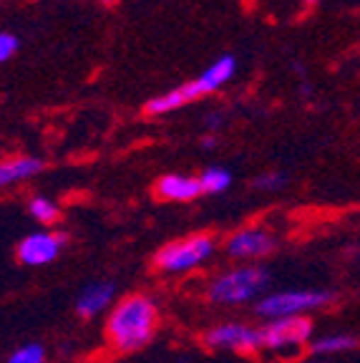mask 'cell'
I'll list each match as a JSON object with an SVG mask.
<instances>
[{"mask_svg":"<svg viewBox=\"0 0 360 363\" xmlns=\"http://www.w3.org/2000/svg\"><path fill=\"white\" fill-rule=\"evenodd\" d=\"M313 335V320L305 315H293V318H275L267 320L259 328V340L262 348L275 353H287V351H300Z\"/></svg>","mask_w":360,"mask_h":363,"instance_id":"5","label":"cell"},{"mask_svg":"<svg viewBox=\"0 0 360 363\" xmlns=\"http://www.w3.org/2000/svg\"><path fill=\"white\" fill-rule=\"evenodd\" d=\"M30 215H33V220H38L40 225H53V222H58V217H61V210H58V204H53L48 197H33L28 204Z\"/></svg>","mask_w":360,"mask_h":363,"instance_id":"16","label":"cell"},{"mask_svg":"<svg viewBox=\"0 0 360 363\" xmlns=\"http://www.w3.org/2000/svg\"><path fill=\"white\" fill-rule=\"evenodd\" d=\"M38 172H43V162L35 157H21V159H13V162H3L0 164V189L11 187L16 182L30 179Z\"/></svg>","mask_w":360,"mask_h":363,"instance_id":"12","label":"cell"},{"mask_svg":"<svg viewBox=\"0 0 360 363\" xmlns=\"http://www.w3.org/2000/svg\"><path fill=\"white\" fill-rule=\"evenodd\" d=\"M99 3H103V6H108V8H111V6H118V0H99Z\"/></svg>","mask_w":360,"mask_h":363,"instance_id":"21","label":"cell"},{"mask_svg":"<svg viewBox=\"0 0 360 363\" xmlns=\"http://www.w3.org/2000/svg\"><path fill=\"white\" fill-rule=\"evenodd\" d=\"M235 71H237V61H235V56H222L220 61H214L212 66L204 71L199 79L204 81V86L209 89V94L212 91H217L220 86H225L227 81L235 76Z\"/></svg>","mask_w":360,"mask_h":363,"instance_id":"13","label":"cell"},{"mask_svg":"<svg viewBox=\"0 0 360 363\" xmlns=\"http://www.w3.org/2000/svg\"><path fill=\"white\" fill-rule=\"evenodd\" d=\"M310 3H313V0H310Z\"/></svg>","mask_w":360,"mask_h":363,"instance_id":"22","label":"cell"},{"mask_svg":"<svg viewBox=\"0 0 360 363\" xmlns=\"http://www.w3.org/2000/svg\"><path fill=\"white\" fill-rule=\"evenodd\" d=\"M6 363H45V348L40 343H26L16 348Z\"/></svg>","mask_w":360,"mask_h":363,"instance_id":"17","label":"cell"},{"mask_svg":"<svg viewBox=\"0 0 360 363\" xmlns=\"http://www.w3.org/2000/svg\"><path fill=\"white\" fill-rule=\"evenodd\" d=\"M157 328V303L144 293H131L121 298L106 318V338L116 353H136L147 348Z\"/></svg>","mask_w":360,"mask_h":363,"instance_id":"1","label":"cell"},{"mask_svg":"<svg viewBox=\"0 0 360 363\" xmlns=\"http://www.w3.org/2000/svg\"><path fill=\"white\" fill-rule=\"evenodd\" d=\"M332 301V293L327 290H282V293H270L257 303V315L275 320V318H293L305 315V313L322 308Z\"/></svg>","mask_w":360,"mask_h":363,"instance_id":"4","label":"cell"},{"mask_svg":"<svg viewBox=\"0 0 360 363\" xmlns=\"http://www.w3.org/2000/svg\"><path fill=\"white\" fill-rule=\"evenodd\" d=\"M21 48V40L13 33H0V63H6L8 58H13V53Z\"/></svg>","mask_w":360,"mask_h":363,"instance_id":"18","label":"cell"},{"mask_svg":"<svg viewBox=\"0 0 360 363\" xmlns=\"http://www.w3.org/2000/svg\"><path fill=\"white\" fill-rule=\"evenodd\" d=\"M154 192L164 202H191V199H197L202 194V184H199V177L167 174L157 182Z\"/></svg>","mask_w":360,"mask_h":363,"instance_id":"11","label":"cell"},{"mask_svg":"<svg viewBox=\"0 0 360 363\" xmlns=\"http://www.w3.org/2000/svg\"><path fill=\"white\" fill-rule=\"evenodd\" d=\"M277 247L275 238L259 227H249V230H240L227 240V255L235 260H259V257L272 255Z\"/></svg>","mask_w":360,"mask_h":363,"instance_id":"8","label":"cell"},{"mask_svg":"<svg viewBox=\"0 0 360 363\" xmlns=\"http://www.w3.org/2000/svg\"><path fill=\"white\" fill-rule=\"evenodd\" d=\"M113 295H116V285L111 280H96V283L86 285L76 298V313L81 318H94L101 311L111 306Z\"/></svg>","mask_w":360,"mask_h":363,"instance_id":"10","label":"cell"},{"mask_svg":"<svg viewBox=\"0 0 360 363\" xmlns=\"http://www.w3.org/2000/svg\"><path fill=\"white\" fill-rule=\"evenodd\" d=\"M214 252V240L209 235H191L164 245L154 255V267L162 272H189L204 265Z\"/></svg>","mask_w":360,"mask_h":363,"instance_id":"3","label":"cell"},{"mask_svg":"<svg viewBox=\"0 0 360 363\" xmlns=\"http://www.w3.org/2000/svg\"><path fill=\"white\" fill-rule=\"evenodd\" d=\"M204 343L209 348H222V351H237V353H252L262 348L259 330L242 323L214 325V328H209L204 333Z\"/></svg>","mask_w":360,"mask_h":363,"instance_id":"7","label":"cell"},{"mask_svg":"<svg viewBox=\"0 0 360 363\" xmlns=\"http://www.w3.org/2000/svg\"><path fill=\"white\" fill-rule=\"evenodd\" d=\"M270 285V272L259 265L232 267L212 280L207 295L217 306H244L265 293Z\"/></svg>","mask_w":360,"mask_h":363,"instance_id":"2","label":"cell"},{"mask_svg":"<svg viewBox=\"0 0 360 363\" xmlns=\"http://www.w3.org/2000/svg\"><path fill=\"white\" fill-rule=\"evenodd\" d=\"M204 94H209L204 81L194 79V81H189V84H181V86H176V89L167 91V94H162V96L149 99L144 111H147L149 116H162V113H169V111H174V108H181V106H186V104L197 101V99L204 96Z\"/></svg>","mask_w":360,"mask_h":363,"instance_id":"9","label":"cell"},{"mask_svg":"<svg viewBox=\"0 0 360 363\" xmlns=\"http://www.w3.org/2000/svg\"><path fill=\"white\" fill-rule=\"evenodd\" d=\"M199 184H202V194H220L230 189L232 174L225 167H209L199 174Z\"/></svg>","mask_w":360,"mask_h":363,"instance_id":"15","label":"cell"},{"mask_svg":"<svg viewBox=\"0 0 360 363\" xmlns=\"http://www.w3.org/2000/svg\"><path fill=\"white\" fill-rule=\"evenodd\" d=\"M282 184H285V174H280V172H270V174H262L254 179L257 189H280Z\"/></svg>","mask_w":360,"mask_h":363,"instance_id":"19","label":"cell"},{"mask_svg":"<svg viewBox=\"0 0 360 363\" xmlns=\"http://www.w3.org/2000/svg\"><path fill=\"white\" fill-rule=\"evenodd\" d=\"M202 147L204 149H214V147H217V139H214V136H207V139L202 142Z\"/></svg>","mask_w":360,"mask_h":363,"instance_id":"20","label":"cell"},{"mask_svg":"<svg viewBox=\"0 0 360 363\" xmlns=\"http://www.w3.org/2000/svg\"><path fill=\"white\" fill-rule=\"evenodd\" d=\"M63 245H66V235H58V233H30L18 242L16 247V257L21 265H28V267H40V265H48L53 262L58 255H61Z\"/></svg>","mask_w":360,"mask_h":363,"instance_id":"6","label":"cell"},{"mask_svg":"<svg viewBox=\"0 0 360 363\" xmlns=\"http://www.w3.org/2000/svg\"><path fill=\"white\" fill-rule=\"evenodd\" d=\"M355 346H358V340L353 335H322V338L310 343V353H315V356H332V353L353 351Z\"/></svg>","mask_w":360,"mask_h":363,"instance_id":"14","label":"cell"}]
</instances>
